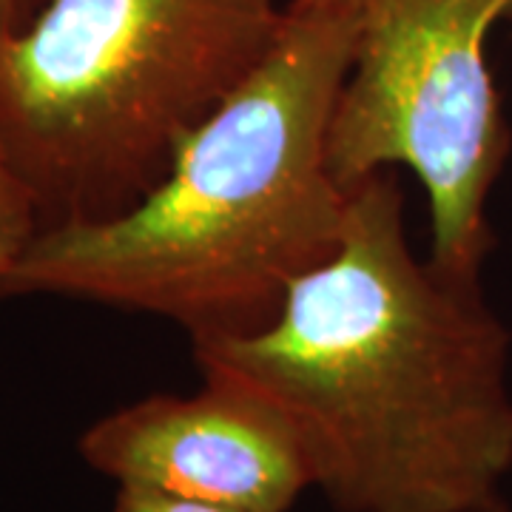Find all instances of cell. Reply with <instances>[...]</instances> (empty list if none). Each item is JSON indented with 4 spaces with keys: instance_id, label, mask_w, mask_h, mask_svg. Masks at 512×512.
Instances as JSON below:
<instances>
[{
    "instance_id": "obj_1",
    "label": "cell",
    "mask_w": 512,
    "mask_h": 512,
    "mask_svg": "<svg viewBox=\"0 0 512 512\" xmlns=\"http://www.w3.org/2000/svg\"><path fill=\"white\" fill-rule=\"evenodd\" d=\"M191 353L288 416L336 512L512 510V330L413 254L399 171L353 185L339 248L271 322Z\"/></svg>"
},
{
    "instance_id": "obj_2",
    "label": "cell",
    "mask_w": 512,
    "mask_h": 512,
    "mask_svg": "<svg viewBox=\"0 0 512 512\" xmlns=\"http://www.w3.org/2000/svg\"><path fill=\"white\" fill-rule=\"evenodd\" d=\"M342 0H288L248 80L174 151L123 214L43 225L0 276V299L72 296L180 325L191 342L262 328L342 242L350 191L330 126L353 63Z\"/></svg>"
},
{
    "instance_id": "obj_3",
    "label": "cell",
    "mask_w": 512,
    "mask_h": 512,
    "mask_svg": "<svg viewBox=\"0 0 512 512\" xmlns=\"http://www.w3.org/2000/svg\"><path fill=\"white\" fill-rule=\"evenodd\" d=\"M288 0H46L0 37V140L40 228L103 220L268 57Z\"/></svg>"
},
{
    "instance_id": "obj_4",
    "label": "cell",
    "mask_w": 512,
    "mask_h": 512,
    "mask_svg": "<svg viewBox=\"0 0 512 512\" xmlns=\"http://www.w3.org/2000/svg\"><path fill=\"white\" fill-rule=\"evenodd\" d=\"M356 43L330 126V168L353 188L407 168L427 197L430 262L481 282L495 251L490 200L512 126L490 37L512 0H342Z\"/></svg>"
},
{
    "instance_id": "obj_5",
    "label": "cell",
    "mask_w": 512,
    "mask_h": 512,
    "mask_svg": "<svg viewBox=\"0 0 512 512\" xmlns=\"http://www.w3.org/2000/svg\"><path fill=\"white\" fill-rule=\"evenodd\" d=\"M77 450L117 487L242 512H291L313 490L288 416L245 384L202 376L197 393H154L83 430Z\"/></svg>"
},
{
    "instance_id": "obj_6",
    "label": "cell",
    "mask_w": 512,
    "mask_h": 512,
    "mask_svg": "<svg viewBox=\"0 0 512 512\" xmlns=\"http://www.w3.org/2000/svg\"><path fill=\"white\" fill-rule=\"evenodd\" d=\"M37 231L40 214L35 197L0 140V276L18 262Z\"/></svg>"
},
{
    "instance_id": "obj_7",
    "label": "cell",
    "mask_w": 512,
    "mask_h": 512,
    "mask_svg": "<svg viewBox=\"0 0 512 512\" xmlns=\"http://www.w3.org/2000/svg\"><path fill=\"white\" fill-rule=\"evenodd\" d=\"M111 512H242V510H228V507H217V504H202V501L154 493V490H140V487H117Z\"/></svg>"
},
{
    "instance_id": "obj_8",
    "label": "cell",
    "mask_w": 512,
    "mask_h": 512,
    "mask_svg": "<svg viewBox=\"0 0 512 512\" xmlns=\"http://www.w3.org/2000/svg\"><path fill=\"white\" fill-rule=\"evenodd\" d=\"M43 6L46 0H0V37L23 29Z\"/></svg>"
}]
</instances>
